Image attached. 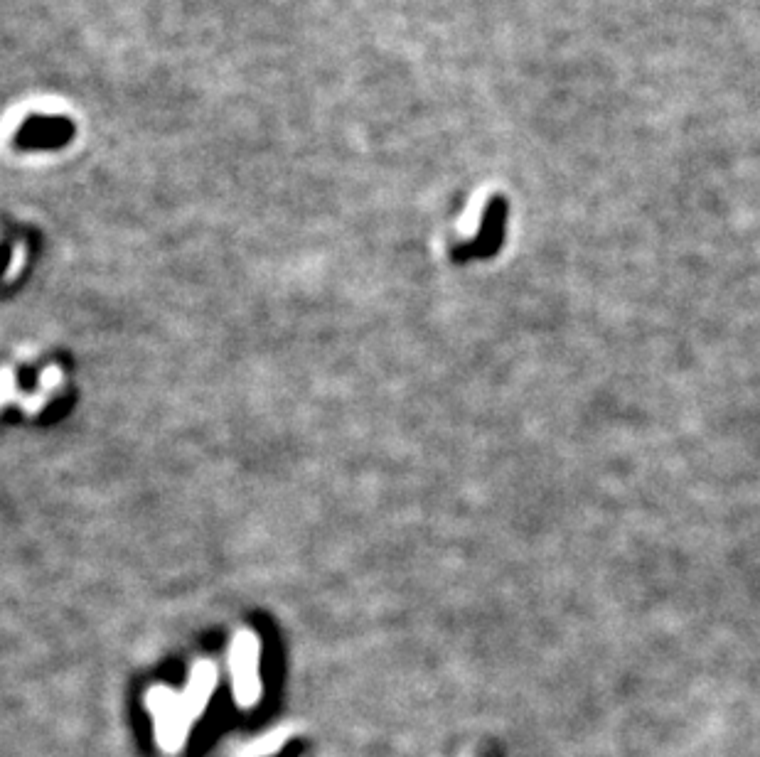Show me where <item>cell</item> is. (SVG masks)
Here are the masks:
<instances>
[]
</instances>
